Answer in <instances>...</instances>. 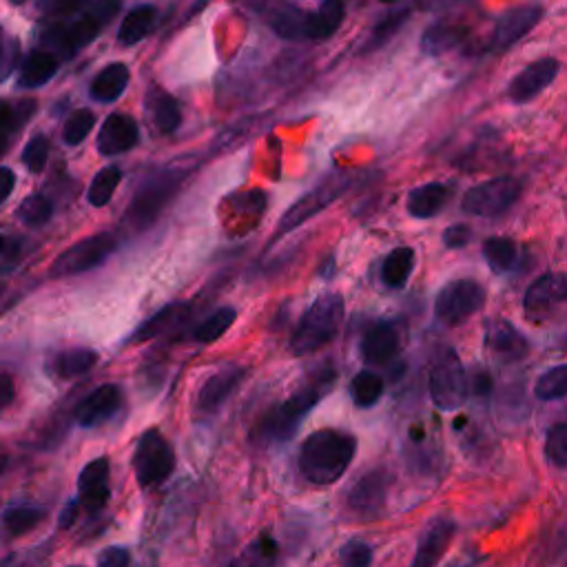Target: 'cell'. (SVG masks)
I'll use <instances>...</instances> for the list:
<instances>
[{
    "label": "cell",
    "mask_w": 567,
    "mask_h": 567,
    "mask_svg": "<svg viewBox=\"0 0 567 567\" xmlns=\"http://www.w3.org/2000/svg\"><path fill=\"white\" fill-rule=\"evenodd\" d=\"M468 3V0H424V5L428 9H450V7H457Z\"/></svg>",
    "instance_id": "6f0895ef"
},
{
    "label": "cell",
    "mask_w": 567,
    "mask_h": 567,
    "mask_svg": "<svg viewBox=\"0 0 567 567\" xmlns=\"http://www.w3.org/2000/svg\"><path fill=\"white\" fill-rule=\"evenodd\" d=\"M120 0H98L87 14L71 20V23H56L51 25L43 34L45 51L54 54L56 58H69L78 54L82 47H87L94 40L105 23L116 16Z\"/></svg>",
    "instance_id": "277c9868"
},
{
    "label": "cell",
    "mask_w": 567,
    "mask_h": 567,
    "mask_svg": "<svg viewBox=\"0 0 567 567\" xmlns=\"http://www.w3.org/2000/svg\"><path fill=\"white\" fill-rule=\"evenodd\" d=\"M156 7L153 5H140L136 9H131V12L125 16L120 25V32H118V43L125 45V47H133L138 45L142 38H147L149 32L156 25Z\"/></svg>",
    "instance_id": "f546056e"
},
{
    "label": "cell",
    "mask_w": 567,
    "mask_h": 567,
    "mask_svg": "<svg viewBox=\"0 0 567 567\" xmlns=\"http://www.w3.org/2000/svg\"><path fill=\"white\" fill-rule=\"evenodd\" d=\"M335 381L337 373L333 368L317 370L311 379H306V384L300 390H295L291 397H286L266 412L255 428V437L266 443V446L288 443L295 439L302 421L311 415L319 401L331 393L335 388Z\"/></svg>",
    "instance_id": "6da1fadb"
},
{
    "label": "cell",
    "mask_w": 567,
    "mask_h": 567,
    "mask_svg": "<svg viewBox=\"0 0 567 567\" xmlns=\"http://www.w3.org/2000/svg\"><path fill=\"white\" fill-rule=\"evenodd\" d=\"M486 348L501 364H514L530 353V344L517 328L505 319H490L486 324Z\"/></svg>",
    "instance_id": "d6986e66"
},
{
    "label": "cell",
    "mask_w": 567,
    "mask_h": 567,
    "mask_svg": "<svg viewBox=\"0 0 567 567\" xmlns=\"http://www.w3.org/2000/svg\"><path fill=\"white\" fill-rule=\"evenodd\" d=\"M275 34L284 40L306 38V12L297 7H282L271 20Z\"/></svg>",
    "instance_id": "8d00e7d4"
},
{
    "label": "cell",
    "mask_w": 567,
    "mask_h": 567,
    "mask_svg": "<svg viewBox=\"0 0 567 567\" xmlns=\"http://www.w3.org/2000/svg\"><path fill=\"white\" fill-rule=\"evenodd\" d=\"M534 395L541 401H559L567 395V366H554L536 379Z\"/></svg>",
    "instance_id": "74e56055"
},
{
    "label": "cell",
    "mask_w": 567,
    "mask_h": 567,
    "mask_svg": "<svg viewBox=\"0 0 567 567\" xmlns=\"http://www.w3.org/2000/svg\"><path fill=\"white\" fill-rule=\"evenodd\" d=\"M129 78H131V71L125 63L107 65L94 78V82H91L89 94L98 102H116L129 87Z\"/></svg>",
    "instance_id": "d4e9b609"
},
{
    "label": "cell",
    "mask_w": 567,
    "mask_h": 567,
    "mask_svg": "<svg viewBox=\"0 0 567 567\" xmlns=\"http://www.w3.org/2000/svg\"><path fill=\"white\" fill-rule=\"evenodd\" d=\"M468 36V27L461 23H437L421 36V51L428 56H441L459 47Z\"/></svg>",
    "instance_id": "4316f807"
},
{
    "label": "cell",
    "mask_w": 567,
    "mask_h": 567,
    "mask_svg": "<svg viewBox=\"0 0 567 567\" xmlns=\"http://www.w3.org/2000/svg\"><path fill=\"white\" fill-rule=\"evenodd\" d=\"M339 565L342 567H373V545L353 539L339 550Z\"/></svg>",
    "instance_id": "f6af8a7d"
},
{
    "label": "cell",
    "mask_w": 567,
    "mask_h": 567,
    "mask_svg": "<svg viewBox=\"0 0 567 567\" xmlns=\"http://www.w3.org/2000/svg\"><path fill=\"white\" fill-rule=\"evenodd\" d=\"M381 3H386V5H393V3H397V0H381Z\"/></svg>",
    "instance_id": "6125c7cd"
},
{
    "label": "cell",
    "mask_w": 567,
    "mask_h": 567,
    "mask_svg": "<svg viewBox=\"0 0 567 567\" xmlns=\"http://www.w3.org/2000/svg\"><path fill=\"white\" fill-rule=\"evenodd\" d=\"M138 140V122L127 113H111L98 133V151L102 156H120L136 147Z\"/></svg>",
    "instance_id": "44dd1931"
},
{
    "label": "cell",
    "mask_w": 567,
    "mask_h": 567,
    "mask_svg": "<svg viewBox=\"0 0 567 567\" xmlns=\"http://www.w3.org/2000/svg\"><path fill=\"white\" fill-rule=\"evenodd\" d=\"M521 184L514 178H494L488 182H481L472 187L463 195V211L474 218H494L510 209V206L519 200Z\"/></svg>",
    "instance_id": "9c48e42d"
},
{
    "label": "cell",
    "mask_w": 567,
    "mask_h": 567,
    "mask_svg": "<svg viewBox=\"0 0 567 567\" xmlns=\"http://www.w3.org/2000/svg\"><path fill=\"white\" fill-rule=\"evenodd\" d=\"M543 18V9L539 5H523L514 7L510 12H505L497 25H494V32L490 38V49L492 51H503L512 47L514 43H519L523 36H528L532 29L539 25V20Z\"/></svg>",
    "instance_id": "e0dca14e"
},
{
    "label": "cell",
    "mask_w": 567,
    "mask_h": 567,
    "mask_svg": "<svg viewBox=\"0 0 567 567\" xmlns=\"http://www.w3.org/2000/svg\"><path fill=\"white\" fill-rule=\"evenodd\" d=\"M32 111H34V105H20L16 109L9 105V102H0V156L5 153L12 133L20 127V122L29 118V113Z\"/></svg>",
    "instance_id": "b9f144b4"
},
{
    "label": "cell",
    "mask_w": 567,
    "mask_h": 567,
    "mask_svg": "<svg viewBox=\"0 0 567 567\" xmlns=\"http://www.w3.org/2000/svg\"><path fill=\"white\" fill-rule=\"evenodd\" d=\"M235 317H237L235 308H231V306L220 308V311H215L213 315L206 317L204 322H202L198 328H195L193 339H195V342H198V344L218 342V339L233 326Z\"/></svg>",
    "instance_id": "e575fe53"
},
{
    "label": "cell",
    "mask_w": 567,
    "mask_h": 567,
    "mask_svg": "<svg viewBox=\"0 0 567 567\" xmlns=\"http://www.w3.org/2000/svg\"><path fill=\"white\" fill-rule=\"evenodd\" d=\"M479 563H481L479 556L468 554V556H461V559H455L452 563H448L446 567H479Z\"/></svg>",
    "instance_id": "680465c9"
},
{
    "label": "cell",
    "mask_w": 567,
    "mask_h": 567,
    "mask_svg": "<svg viewBox=\"0 0 567 567\" xmlns=\"http://www.w3.org/2000/svg\"><path fill=\"white\" fill-rule=\"evenodd\" d=\"M122 406V390L116 384L98 386L74 410V419L82 428H96L109 421Z\"/></svg>",
    "instance_id": "ffe728a7"
},
{
    "label": "cell",
    "mask_w": 567,
    "mask_h": 567,
    "mask_svg": "<svg viewBox=\"0 0 567 567\" xmlns=\"http://www.w3.org/2000/svg\"><path fill=\"white\" fill-rule=\"evenodd\" d=\"M184 313H187V306H184V304H171L167 308H162V311H158L156 315L149 317L147 322L138 326V331L133 333L131 342L133 344L149 342V339L162 335L164 331H167V328H171L173 324H178L180 319L184 317Z\"/></svg>",
    "instance_id": "d6a6232c"
},
{
    "label": "cell",
    "mask_w": 567,
    "mask_h": 567,
    "mask_svg": "<svg viewBox=\"0 0 567 567\" xmlns=\"http://www.w3.org/2000/svg\"><path fill=\"white\" fill-rule=\"evenodd\" d=\"M14 184H16L14 171L7 169V167H0V204H3L9 198V195H12Z\"/></svg>",
    "instance_id": "11a10c76"
},
{
    "label": "cell",
    "mask_w": 567,
    "mask_h": 567,
    "mask_svg": "<svg viewBox=\"0 0 567 567\" xmlns=\"http://www.w3.org/2000/svg\"><path fill=\"white\" fill-rule=\"evenodd\" d=\"M98 364V353L89 348H71L60 353L54 362V370L58 377L63 379H74L89 373L91 368Z\"/></svg>",
    "instance_id": "836d02e7"
},
{
    "label": "cell",
    "mask_w": 567,
    "mask_h": 567,
    "mask_svg": "<svg viewBox=\"0 0 567 567\" xmlns=\"http://www.w3.org/2000/svg\"><path fill=\"white\" fill-rule=\"evenodd\" d=\"M415 268V251L410 246H399V249L390 251V255L381 266V280L390 288H404Z\"/></svg>",
    "instance_id": "4dcf8cb0"
},
{
    "label": "cell",
    "mask_w": 567,
    "mask_h": 567,
    "mask_svg": "<svg viewBox=\"0 0 567 567\" xmlns=\"http://www.w3.org/2000/svg\"><path fill=\"white\" fill-rule=\"evenodd\" d=\"M14 5H23V3H27V0H12Z\"/></svg>",
    "instance_id": "94428289"
},
{
    "label": "cell",
    "mask_w": 567,
    "mask_h": 567,
    "mask_svg": "<svg viewBox=\"0 0 567 567\" xmlns=\"http://www.w3.org/2000/svg\"><path fill=\"white\" fill-rule=\"evenodd\" d=\"M49 158V142L43 136H36L34 140L27 142L25 153H23V162L27 164V169L32 173H40L45 169Z\"/></svg>",
    "instance_id": "bcb514c9"
},
{
    "label": "cell",
    "mask_w": 567,
    "mask_h": 567,
    "mask_svg": "<svg viewBox=\"0 0 567 567\" xmlns=\"http://www.w3.org/2000/svg\"><path fill=\"white\" fill-rule=\"evenodd\" d=\"M492 386V377L486 370H479V373L472 375V379H468V393L477 397H488L492 393Z\"/></svg>",
    "instance_id": "816d5d0a"
},
{
    "label": "cell",
    "mask_w": 567,
    "mask_h": 567,
    "mask_svg": "<svg viewBox=\"0 0 567 567\" xmlns=\"http://www.w3.org/2000/svg\"><path fill=\"white\" fill-rule=\"evenodd\" d=\"M406 18V14H399V16H395V18H388L386 23H381L377 29H375V36H373V43H375V47L377 45H381L384 43V40L395 32V29H388V27H399L401 25V20Z\"/></svg>",
    "instance_id": "db71d44e"
},
{
    "label": "cell",
    "mask_w": 567,
    "mask_h": 567,
    "mask_svg": "<svg viewBox=\"0 0 567 567\" xmlns=\"http://www.w3.org/2000/svg\"><path fill=\"white\" fill-rule=\"evenodd\" d=\"M344 319V297L326 293L311 304L291 337L293 355H311L333 342Z\"/></svg>",
    "instance_id": "3957f363"
},
{
    "label": "cell",
    "mask_w": 567,
    "mask_h": 567,
    "mask_svg": "<svg viewBox=\"0 0 567 567\" xmlns=\"http://www.w3.org/2000/svg\"><path fill=\"white\" fill-rule=\"evenodd\" d=\"M346 189H348V180L337 178V175L331 180H326L324 184H319V187H315L311 193H306L302 200H297L291 209L282 215L280 226H277V233H288V231L297 229V226L306 224L313 218V215L324 211L326 206L331 204L335 198H339V195H342Z\"/></svg>",
    "instance_id": "7c38bea8"
},
{
    "label": "cell",
    "mask_w": 567,
    "mask_h": 567,
    "mask_svg": "<svg viewBox=\"0 0 567 567\" xmlns=\"http://www.w3.org/2000/svg\"><path fill=\"white\" fill-rule=\"evenodd\" d=\"M448 200V189L439 182L421 184V187L412 189L408 193L406 209L417 220H430L443 209V204Z\"/></svg>",
    "instance_id": "603a6c76"
},
{
    "label": "cell",
    "mask_w": 567,
    "mask_h": 567,
    "mask_svg": "<svg viewBox=\"0 0 567 567\" xmlns=\"http://www.w3.org/2000/svg\"><path fill=\"white\" fill-rule=\"evenodd\" d=\"M120 180H122V171L118 167H107L102 169L94 182H91L89 193H87V200L91 206H107L113 198V193L120 187Z\"/></svg>",
    "instance_id": "f35d334b"
},
{
    "label": "cell",
    "mask_w": 567,
    "mask_h": 567,
    "mask_svg": "<svg viewBox=\"0 0 567 567\" xmlns=\"http://www.w3.org/2000/svg\"><path fill=\"white\" fill-rule=\"evenodd\" d=\"M390 474L384 468L364 472L346 492V508L359 521H370L386 510Z\"/></svg>",
    "instance_id": "30bf717a"
},
{
    "label": "cell",
    "mask_w": 567,
    "mask_h": 567,
    "mask_svg": "<svg viewBox=\"0 0 567 567\" xmlns=\"http://www.w3.org/2000/svg\"><path fill=\"white\" fill-rule=\"evenodd\" d=\"M483 255L494 273H508L517 262V244L508 237H490L483 244Z\"/></svg>",
    "instance_id": "d590c367"
},
{
    "label": "cell",
    "mask_w": 567,
    "mask_h": 567,
    "mask_svg": "<svg viewBox=\"0 0 567 567\" xmlns=\"http://www.w3.org/2000/svg\"><path fill=\"white\" fill-rule=\"evenodd\" d=\"M486 306V288L474 280H455L439 291L435 315L441 324L457 326Z\"/></svg>",
    "instance_id": "ba28073f"
},
{
    "label": "cell",
    "mask_w": 567,
    "mask_h": 567,
    "mask_svg": "<svg viewBox=\"0 0 567 567\" xmlns=\"http://www.w3.org/2000/svg\"><path fill=\"white\" fill-rule=\"evenodd\" d=\"M344 5L337 0H324L315 12L306 14V40L331 38L344 23Z\"/></svg>",
    "instance_id": "cb8c5ba5"
},
{
    "label": "cell",
    "mask_w": 567,
    "mask_h": 567,
    "mask_svg": "<svg viewBox=\"0 0 567 567\" xmlns=\"http://www.w3.org/2000/svg\"><path fill=\"white\" fill-rule=\"evenodd\" d=\"M559 69L561 65L556 58L536 60L530 67H525L519 76L512 78L508 87L510 100L517 102V105H525V102L534 100L545 87L552 85L556 76H559Z\"/></svg>",
    "instance_id": "ac0fdd59"
},
{
    "label": "cell",
    "mask_w": 567,
    "mask_h": 567,
    "mask_svg": "<svg viewBox=\"0 0 567 567\" xmlns=\"http://www.w3.org/2000/svg\"><path fill=\"white\" fill-rule=\"evenodd\" d=\"M96 125V116L89 109H80L76 113H71L69 120L65 122V131L63 138L69 144V147H76V144L85 142L87 136L91 133Z\"/></svg>",
    "instance_id": "7bdbcfd3"
},
{
    "label": "cell",
    "mask_w": 567,
    "mask_h": 567,
    "mask_svg": "<svg viewBox=\"0 0 567 567\" xmlns=\"http://www.w3.org/2000/svg\"><path fill=\"white\" fill-rule=\"evenodd\" d=\"M18 60V47L16 43H5L3 32H0V82H3L9 74H12Z\"/></svg>",
    "instance_id": "681fc988"
},
{
    "label": "cell",
    "mask_w": 567,
    "mask_h": 567,
    "mask_svg": "<svg viewBox=\"0 0 567 567\" xmlns=\"http://www.w3.org/2000/svg\"><path fill=\"white\" fill-rule=\"evenodd\" d=\"M191 171H193V162L180 160L160 169L158 173H153L151 178L138 189L136 198H133L127 220L133 226H138V229L153 224V220H156L160 211L164 209V204L173 198V193L180 189V184L187 180V175Z\"/></svg>",
    "instance_id": "5b68a950"
},
{
    "label": "cell",
    "mask_w": 567,
    "mask_h": 567,
    "mask_svg": "<svg viewBox=\"0 0 567 567\" xmlns=\"http://www.w3.org/2000/svg\"><path fill=\"white\" fill-rule=\"evenodd\" d=\"M14 399H16L14 377L7 375V373H0V410L12 406Z\"/></svg>",
    "instance_id": "f5cc1de1"
},
{
    "label": "cell",
    "mask_w": 567,
    "mask_h": 567,
    "mask_svg": "<svg viewBox=\"0 0 567 567\" xmlns=\"http://www.w3.org/2000/svg\"><path fill=\"white\" fill-rule=\"evenodd\" d=\"M401 350V333L395 324L381 322L373 328H368V333L362 339V357L366 364L373 366H386L393 362Z\"/></svg>",
    "instance_id": "7402d4cb"
},
{
    "label": "cell",
    "mask_w": 567,
    "mask_h": 567,
    "mask_svg": "<svg viewBox=\"0 0 567 567\" xmlns=\"http://www.w3.org/2000/svg\"><path fill=\"white\" fill-rule=\"evenodd\" d=\"M567 300V280L561 273H545L532 282L523 297L525 315L530 319H548Z\"/></svg>",
    "instance_id": "4fadbf2b"
},
{
    "label": "cell",
    "mask_w": 567,
    "mask_h": 567,
    "mask_svg": "<svg viewBox=\"0 0 567 567\" xmlns=\"http://www.w3.org/2000/svg\"><path fill=\"white\" fill-rule=\"evenodd\" d=\"M384 377L373 373V370H362L350 381V399L357 408H373L379 404V399L384 397Z\"/></svg>",
    "instance_id": "1f68e13d"
},
{
    "label": "cell",
    "mask_w": 567,
    "mask_h": 567,
    "mask_svg": "<svg viewBox=\"0 0 567 567\" xmlns=\"http://www.w3.org/2000/svg\"><path fill=\"white\" fill-rule=\"evenodd\" d=\"M355 455L357 439L350 432L322 428L304 439L297 455V468L313 486H333L348 472Z\"/></svg>",
    "instance_id": "7a4b0ae2"
},
{
    "label": "cell",
    "mask_w": 567,
    "mask_h": 567,
    "mask_svg": "<svg viewBox=\"0 0 567 567\" xmlns=\"http://www.w3.org/2000/svg\"><path fill=\"white\" fill-rule=\"evenodd\" d=\"M545 459H548L554 468H567V424H563V421L550 428L548 437H545Z\"/></svg>",
    "instance_id": "ee69618b"
},
{
    "label": "cell",
    "mask_w": 567,
    "mask_h": 567,
    "mask_svg": "<svg viewBox=\"0 0 567 567\" xmlns=\"http://www.w3.org/2000/svg\"><path fill=\"white\" fill-rule=\"evenodd\" d=\"M337 3H342V5H344V3H346V0H337Z\"/></svg>",
    "instance_id": "be15d7a7"
},
{
    "label": "cell",
    "mask_w": 567,
    "mask_h": 567,
    "mask_svg": "<svg viewBox=\"0 0 567 567\" xmlns=\"http://www.w3.org/2000/svg\"><path fill=\"white\" fill-rule=\"evenodd\" d=\"M280 548L271 534H260L226 567H277Z\"/></svg>",
    "instance_id": "f1b7e54d"
},
{
    "label": "cell",
    "mask_w": 567,
    "mask_h": 567,
    "mask_svg": "<svg viewBox=\"0 0 567 567\" xmlns=\"http://www.w3.org/2000/svg\"><path fill=\"white\" fill-rule=\"evenodd\" d=\"M430 399L439 410L455 412L468 399V377L455 350H443L430 368Z\"/></svg>",
    "instance_id": "52a82bcc"
},
{
    "label": "cell",
    "mask_w": 567,
    "mask_h": 567,
    "mask_svg": "<svg viewBox=\"0 0 567 567\" xmlns=\"http://www.w3.org/2000/svg\"><path fill=\"white\" fill-rule=\"evenodd\" d=\"M457 534V523L450 517H435L428 521L419 536L415 556H412L410 567H437L443 554L450 548L452 539Z\"/></svg>",
    "instance_id": "2e32d148"
},
{
    "label": "cell",
    "mask_w": 567,
    "mask_h": 567,
    "mask_svg": "<svg viewBox=\"0 0 567 567\" xmlns=\"http://www.w3.org/2000/svg\"><path fill=\"white\" fill-rule=\"evenodd\" d=\"M175 470V452L169 439L158 428L144 430L133 452V472L144 490L158 488L171 479Z\"/></svg>",
    "instance_id": "8992f818"
},
{
    "label": "cell",
    "mask_w": 567,
    "mask_h": 567,
    "mask_svg": "<svg viewBox=\"0 0 567 567\" xmlns=\"http://www.w3.org/2000/svg\"><path fill=\"white\" fill-rule=\"evenodd\" d=\"M58 71V58L54 54H49L45 49L32 51L25 58V63L20 65V76L18 85L23 89H38L47 85V82L56 76Z\"/></svg>",
    "instance_id": "484cf974"
},
{
    "label": "cell",
    "mask_w": 567,
    "mask_h": 567,
    "mask_svg": "<svg viewBox=\"0 0 567 567\" xmlns=\"http://www.w3.org/2000/svg\"><path fill=\"white\" fill-rule=\"evenodd\" d=\"M96 567H131V554L127 548L111 545V548L100 552Z\"/></svg>",
    "instance_id": "c3c4849f"
},
{
    "label": "cell",
    "mask_w": 567,
    "mask_h": 567,
    "mask_svg": "<svg viewBox=\"0 0 567 567\" xmlns=\"http://www.w3.org/2000/svg\"><path fill=\"white\" fill-rule=\"evenodd\" d=\"M3 251H5V240H3V237H0V253H3Z\"/></svg>",
    "instance_id": "91938a15"
},
{
    "label": "cell",
    "mask_w": 567,
    "mask_h": 567,
    "mask_svg": "<svg viewBox=\"0 0 567 567\" xmlns=\"http://www.w3.org/2000/svg\"><path fill=\"white\" fill-rule=\"evenodd\" d=\"M78 512H80V503H78V501H69V503L65 505L63 514H60V521H58L60 528H63V530L71 528V525H74L76 519H78Z\"/></svg>",
    "instance_id": "9f6ffc18"
},
{
    "label": "cell",
    "mask_w": 567,
    "mask_h": 567,
    "mask_svg": "<svg viewBox=\"0 0 567 567\" xmlns=\"http://www.w3.org/2000/svg\"><path fill=\"white\" fill-rule=\"evenodd\" d=\"M85 0H36L40 12L51 18H65L78 12Z\"/></svg>",
    "instance_id": "7dc6e473"
},
{
    "label": "cell",
    "mask_w": 567,
    "mask_h": 567,
    "mask_svg": "<svg viewBox=\"0 0 567 567\" xmlns=\"http://www.w3.org/2000/svg\"><path fill=\"white\" fill-rule=\"evenodd\" d=\"M147 111L151 116L153 127H156L160 133H164V136H167V133H173L182 122L180 105L167 94V91H162V89L149 91Z\"/></svg>",
    "instance_id": "83f0119b"
},
{
    "label": "cell",
    "mask_w": 567,
    "mask_h": 567,
    "mask_svg": "<svg viewBox=\"0 0 567 567\" xmlns=\"http://www.w3.org/2000/svg\"><path fill=\"white\" fill-rule=\"evenodd\" d=\"M43 517H45L43 508H36V505H16V508L7 510L5 525L14 536H23L27 532H32L36 525L43 521Z\"/></svg>",
    "instance_id": "ab89813d"
},
{
    "label": "cell",
    "mask_w": 567,
    "mask_h": 567,
    "mask_svg": "<svg viewBox=\"0 0 567 567\" xmlns=\"http://www.w3.org/2000/svg\"><path fill=\"white\" fill-rule=\"evenodd\" d=\"M69 567H80V565H69Z\"/></svg>",
    "instance_id": "e7e4bbea"
},
{
    "label": "cell",
    "mask_w": 567,
    "mask_h": 567,
    "mask_svg": "<svg viewBox=\"0 0 567 567\" xmlns=\"http://www.w3.org/2000/svg\"><path fill=\"white\" fill-rule=\"evenodd\" d=\"M51 215H54V204L40 193L29 195V198L18 206V220L25 226H43L51 220Z\"/></svg>",
    "instance_id": "60d3db41"
},
{
    "label": "cell",
    "mask_w": 567,
    "mask_h": 567,
    "mask_svg": "<svg viewBox=\"0 0 567 567\" xmlns=\"http://www.w3.org/2000/svg\"><path fill=\"white\" fill-rule=\"evenodd\" d=\"M470 229L463 224H455V226H448L446 231H443V244L448 246V249H461V246H466L470 242Z\"/></svg>",
    "instance_id": "f907efd6"
},
{
    "label": "cell",
    "mask_w": 567,
    "mask_h": 567,
    "mask_svg": "<svg viewBox=\"0 0 567 567\" xmlns=\"http://www.w3.org/2000/svg\"><path fill=\"white\" fill-rule=\"evenodd\" d=\"M109 477H111V463L107 457H98L82 468V472L78 474L80 508H85L89 514H98L107 508L111 497Z\"/></svg>",
    "instance_id": "5bb4252c"
},
{
    "label": "cell",
    "mask_w": 567,
    "mask_h": 567,
    "mask_svg": "<svg viewBox=\"0 0 567 567\" xmlns=\"http://www.w3.org/2000/svg\"><path fill=\"white\" fill-rule=\"evenodd\" d=\"M116 251V237L109 233H100L94 237H87L78 244L71 246L65 253L56 257L54 266H51V275L54 277H69L87 273L91 268L107 262V257Z\"/></svg>",
    "instance_id": "8fae6325"
},
{
    "label": "cell",
    "mask_w": 567,
    "mask_h": 567,
    "mask_svg": "<svg viewBox=\"0 0 567 567\" xmlns=\"http://www.w3.org/2000/svg\"><path fill=\"white\" fill-rule=\"evenodd\" d=\"M244 377H246V368L242 366H226L218 370V373L206 379L202 388L198 390L195 410H198L200 415H215V412L231 399V395H235V390L242 386Z\"/></svg>",
    "instance_id": "9a60e30c"
}]
</instances>
